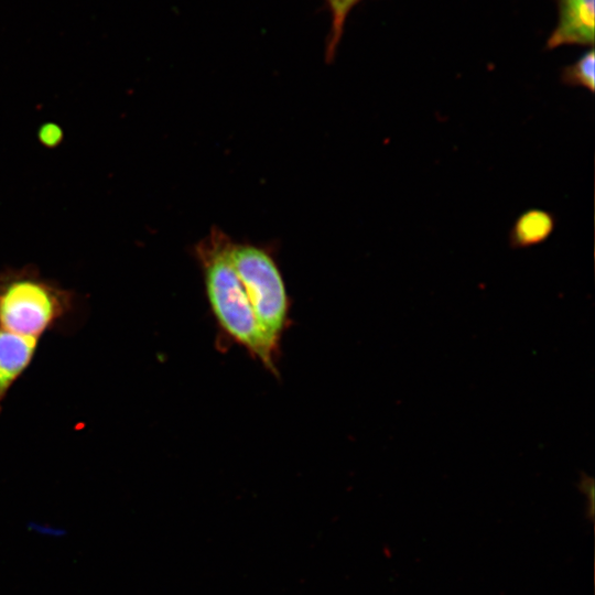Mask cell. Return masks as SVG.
Wrapping results in <instances>:
<instances>
[{
  "label": "cell",
  "mask_w": 595,
  "mask_h": 595,
  "mask_svg": "<svg viewBox=\"0 0 595 595\" xmlns=\"http://www.w3.org/2000/svg\"><path fill=\"white\" fill-rule=\"evenodd\" d=\"M231 241L224 231L214 227L194 247L207 301L217 325L226 336L275 374V356L264 343L248 295L231 263Z\"/></svg>",
  "instance_id": "6da1fadb"
},
{
  "label": "cell",
  "mask_w": 595,
  "mask_h": 595,
  "mask_svg": "<svg viewBox=\"0 0 595 595\" xmlns=\"http://www.w3.org/2000/svg\"><path fill=\"white\" fill-rule=\"evenodd\" d=\"M76 293L32 264L0 271V328L41 338L75 310Z\"/></svg>",
  "instance_id": "7a4b0ae2"
},
{
  "label": "cell",
  "mask_w": 595,
  "mask_h": 595,
  "mask_svg": "<svg viewBox=\"0 0 595 595\" xmlns=\"http://www.w3.org/2000/svg\"><path fill=\"white\" fill-rule=\"evenodd\" d=\"M229 255L264 343L277 357L290 311L289 295L280 268L272 252L259 245L231 241Z\"/></svg>",
  "instance_id": "3957f363"
},
{
  "label": "cell",
  "mask_w": 595,
  "mask_h": 595,
  "mask_svg": "<svg viewBox=\"0 0 595 595\" xmlns=\"http://www.w3.org/2000/svg\"><path fill=\"white\" fill-rule=\"evenodd\" d=\"M559 19L548 39L549 50L594 44V0H558Z\"/></svg>",
  "instance_id": "277c9868"
},
{
  "label": "cell",
  "mask_w": 595,
  "mask_h": 595,
  "mask_svg": "<svg viewBox=\"0 0 595 595\" xmlns=\"http://www.w3.org/2000/svg\"><path fill=\"white\" fill-rule=\"evenodd\" d=\"M39 340L0 328V413L9 391L30 367Z\"/></svg>",
  "instance_id": "5b68a950"
},
{
  "label": "cell",
  "mask_w": 595,
  "mask_h": 595,
  "mask_svg": "<svg viewBox=\"0 0 595 595\" xmlns=\"http://www.w3.org/2000/svg\"><path fill=\"white\" fill-rule=\"evenodd\" d=\"M556 226L555 216L542 208H529L513 221L508 242L512 249H526L547 241Z\"/></svg>",
  "instance_id": "8992f818"
},
{
  "label": "cell",
  "mask_w": 595,
  "mask_h": 595,
  "mask_svg": "<svg viewBox=\"0 0 595 595\" xmlns=\"http://www.w3.org/2000/svg\"><path fill=\"white\" fill-rule=\"evenodd\" d=\"M595 55L593 47L584 52L574 63L561 72V83L570 87H581L589 93L595 90Z\"/></svg>",
  "instance_id": "52a82bcc"
},
{
  "label": "cell",
  "mask_w": 595,
  "mask_h": 595,
  "mask_svg": "<svg viewBox=\"0 0 595 595\" xmlns=\"http://www.w3.org/2000/svg\"><path fill=\"white\" fill-rule=\"evenodd\" d=\"M331 12V35L326 48V56L332 58L340 41L343 29L351 9L360 0H326Z\"/></svg>",
  "instance_id": "ba28073f"
},
{
  "label": "cell",
  "mask_w": 595,
  "mask_h": 595,
  "mask_svg": "<svg viewBox=\"0 0 595 595\" xmlns=\"http://www.w3.org/2000/svg\"><path fill=\"white\" fill-rule=\"evenodd\" d=\"M63 137L62 128L53 122L42 125L37 131L40 143L47 148L57 147L62 142Z\"/></svg>",
  "instance_id": "9c48e42d"
}]
</instances>
